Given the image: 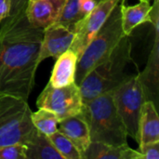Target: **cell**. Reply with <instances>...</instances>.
Masks as SVG:
<instances>
[{
  "instance_id": "13",
  "label": "cell",
  "mask_w": 159,
  "mask_h": 159,
  "mask_svg": "<svg viewBox=\"0 0 159 159\" xmlns=\"http://www.w3.org/2000/svg\"><path fill=\"white\" fill-rule=\"evenodd\" d=\"M159 142V116L157 107L152 101H145L139 120L138 144Z\"/></svg>"
},
{
  "instance_id": "20",
  "label": "cell",
  "mask_w": 159,
  "mask_h": 159,
  "mask_svg": "<svg viewBox=\"0 0 159 159\" xmlns=\"http://www.w3.org/2000/svg\"><path fill=\"white\" fill-rule=\"evenodd\" d=\"M48 137L63 159H82L75 144L60 130L55 131Z\"/></svg>"
},
{
  "instance_id": "25",
  "label": "cell",
  "mask_w": 159,
  "mask_h": 159,
  "mask_svg": "<svg viewBox=\"0 0 159 159\" xmlns=\"http://www.w3.org/2000/svg\"><path fill=\"white\" fill-rule=\"evenodd\" d=\"M10 15V0H0V22Z\"/></svg>"
},
{
  "instance_id": "11",
  "label": "cell",
  "mask_w": 159,
  "mask_h": 159,
  "mask_svg": "<svg viewBox=\"0 0 159 159\" xmlns=\"http://www.w3.org/2000/svg\"><path fill=\"white\" fill-rule=\"evenodd\" d=\"M65 0H29L25 7L28 21L41 29L54 24Z\"/></svg>"
},
{
  "instance_id": "27",
  "label": "cell",
  "mask_w": 159,
  "mask_h": 159,
  "mask_svg": "<svg viewBox=\"0 0 159 159\" xmlns=\"http://www.w3.org/2000/svg\"><path fill=\"white\" fill-rule=\"evenodd\" d=\"M99 1H101V0H97V2H99Z\"/></svg>"
},
{
  "instance_id": "5",
  "label": "cell",
  "mask_w": 159,
  "mask_h": 159,
  "mask_svg": "<svg viewBox=\"0 0 159 159\" xmlns=\"http://www.w3.org/2000/svg\"><path fill=\"white\" fill-rule=\"evenodd\" d=\"M27 101L0 93V146L24 144L34 131Z\"/></svg>"
},
{
  "instance_id": "26",
  "label": "cell",
  "mask_w": 159,
  "mask_h": 159,
  "mask_svg": "<svg viewBox=\"0 0 159 159\" xmlns=\"http://www.w3.org/2000/svg\"><path fill=\"white\" fill-rule=\"evenodd\" d=\"M139 1H144V0H139Z\"/></svg>"
},
{
  "instance_id": "7",
  "label": "cell",
  "mask_w": 159,
  "mask_h": 159,
  "mask_svg": "<svg viewBox=\"0 0 159 159\" xmlns=\"http://www.w3.org/2000/svg\"><path fill=\"white\" fill-rule=\"evenodd\" d=\"M83 104L81 91L75 82L60 88L48 83L36 101L37 108L51 111L58 116L60 121L80 114Z\"/></svg>"
},
{
  "instance_id": "3",
  "label": "cell",
  "mask_w": 159,
  "mask_h": 159,
  "mask_svg": "<svg viewBox=\"0 0 159 159\" xmlns=\"http://www.w3.org/2000/svg\"><path fill=\"white\" fill-rule=\"evenodd\" d=\"M82 113L89 124L91 142L112 145L128 143L127 129L115 105L112 91L84 103Z\"/></svg>"
},
{
  "instance_id": "18",
  "label": "cell",
  "mask_w": 159,
  "mask_h": 159,
  "mask_svg": "<svg viewBox=\"0 0 159 159\" xmlns=\"http://www.w3.org/2000/svg\"><path fill=\"white\" fill-rule=\"evenodd\" d=\"M31 120L34 127L47 136L58 130L60 122V119L54 113L44 108H38L37 111L32 112Z\"/></svg>"
},
{
  "instance_id": "10",
  "label": "cell",
  "mask_w": 159,
  "mask_h": 159,
  "mask_svg": "<svg viewBox=\"0 0 159 159\" xmlns=\"http://www.w3.org/2000/svg\"><path fill=\"white\" fill-rule=\"evenodd\" d=\"M147 101L158 106L159 92V30H155V39L146 65L137 75Z\"/></svg>"
},
{
  "instance_id": "12",
  "label": "cell",
  "mask_w": 159,
  "mask_h": 159,
  "mask_svg": "<svg viewBox=\"0 0 159 159\" xmlns=\"http://www.w3.org/2000/svg\"><path fill=\"white\" fill-rule=\"evenodd\" d=\"M58 130L71 140L81 155V158H83L86 150L91 143L89 124L83 113L81 112L61 120L58 125Z\"/></svg>"
},
{
  "instance_id": "16",
  "label": "cell",
  "mask_w": 159,
  "mask_h": 159,
  "mask_svg": "<svg viewBox=\"0 0 159 159\" xmlns=\"http://www.w3.org/2000/svg\"><path fill=\"white\" fill-rule=\"evenodd\" d=\"M126 0L120 2L122 29L125 35L130 36L135 28L145 22H149V15L152 8L150 0L140 1L133 6H126Z\"/></svg>"
},
{
  "instance_id": "2",
  "label": "cell",
  "mask_w": 159,
  "mask_h": 159,
  "mask_svg": "<svg viewBox=\"0 0 159 159\" xmlns=\"http://www.w3.org/2000/svg\"><path fill=\"white\" fill-rule=\"evenodd\" d=\"M129 37L125 35L110 56L95 66L81 81L79 89L83 103L101 94L113 91L129 76L125 73L127 65L131 61L132 44Z\"/></svg>"
},
{
  "instance_id": "28",
  "label": "cell",
  "mask_w": 159,
  "mask_h": 159,
  "mask_svg": "<svg viewBox=\"0 0 159 159\" xmlns=\"http://www.w3.org/2000/svg\"><path fill=\"white\" fill-rule=\"evenodd\" d=\"M28 1H29V0H28Z\"/></svg>"
},
{
  "instance_id": "22",
  "label": "cell",
  "mask_w": 159,
  "mask_h": 159,
  "mask_svg": "<svg viewBox=\"0 0 159 159\" xmlns=\"http://www.w3.org/2000/svg\"><path fill=\"white\" fill-rule=\"evenodd\" d=\"M142 159H159V142L145 143L139 146Z\"/></svg>"
},
{
  "instance_id": "15",
  "label": "cell",
  "mask_w": 159,
  "mask_h": 159,
  "mask_svg": "<svg viewBox=\"0 0 159 159\" xmlns=\"http://www.w3.org/2000/svg\"><path fill=\"white\" fill-rule=\"evenodd\" d=\"M82 159H142L141 153L126 144L112 145L91 142Z\"/></svg>"
},
{
  "instance_id": "24",
  "label": "cell",
  "mask_w": 159,
  "mask_h": 159,
  "mask_svg": "<svg viewBox=\"0 0 159 159\" xmlns=\"http://www.w3.org/2000/svg\"><path fill=\"white\" fill-rule=\"evenodd\" d=\"M28 0H10V15L25 10Z\"/></svg>"
},
{
  "instance_id": "1",
  "label": "cell",
  "mask_w": 159,
  "mask_h": 159,
  "mask_svg": "<svg viewBox=\"0 0 159 159\" xmlns=\"http://www.w3.org/2000/svg\"><path fill=\"white\" fill-rule=\"evenodd\" d=\"M44 29L32 25L25 10L0 22V93L25 101L34 89Z\"/></svg>"
},
{
  "instance_id": "21",
  "label": "cell",
  "mask_w": 159,
  "mask_h": 159,
  "mask_svg": "<svg viewBox=\"0 0 159 159\" xmlns=\"http://www.w3.org/2000/svg\"><path fill=\"white\" fill-rule=\"evenodd\" d=\"M0 159H26L24 144L16 143L0 146Z\"/></svg>"
},
{
  "instance_id": "23",
  "label": "cell",
  "mask_w": 159,
  "mask_h": 159,
  "mask_svg": "<svg viewBox=\"0 0 159 159\" xmlns=\"http://www.w3.org/2000/svg\"><path fill=\"white\" fill-rule=\"evenodd\" d=\"M78 2L80 10L84 16H87L89 13H90L98 4L97 0H78Z\"/></svg>"
},
{
  "instance_id": "14",
  "label": "cell",
  "mask_w": 159,
  "mask_h": 159,
  "mask_svg": "<svg viewBox=\"0 0 159 159\" xmlns=\"http://www.w3.org/2000/svg\"><path fill=\"white\" fill-rule=\"evenodd\" d=\"M78 56L70 48L61 54L53 66L48 83L53 87L60 88L75 82Z\"/></svg>"
},
{
  "instance_id": "17",
  "label": "cell",
  "mask_w": 159,
  "mask_h": 159,
  "mask_svg": "<svg viewBox=\"0 0 159 159\" xmlns=\"http://www.w3.org/2000/svg\"><path fill=\"white\" fill-rule=\"evenodd\" d=\"M24 146L26 159H63L49 138L36 129L24 143Z\"/></svg>"
},
{
  "instance_id": "8",
  "label": "cell",
  "mask_w": 159,
  "mask_h": 159,
  "mask_svg": "<svg viewBox=\"0 0 159 159\" xmlns=\"http://www.w3.org/2000/svg\"><path fill=\"white\" fill-rule=\"evenodd\" d=\"M120 2L121 0L99 1L95 8L75 25V37L70 49L73 50L78 58L102 28L114 8Z\"/></svg>"
},
{
  "instance_id": "19",
  "label": "cell",
  "mask_w": 159,
  "mask_h": 159,
  "mask_svg": "<svg viewBox=\"0 0 159 159\" xmlns=\"http://www.w3.org/2000/svg\"><path fill=\"white\" fill-rule=\"evenodd\" d=\"M78 0H65L55 24L64 26L75 33V25L84 18Z\"/></svg>"
},
{
  "instance_id": "6",
  "label": "cell",
  "mask_w": 159,
  "mask_h": 159,
  "mask_svg": "<svg viewBox=\"0 0 159 159\" xmlns=\"http://www.w3.org/2000/svg\"><path fill=\"white\" fill-rule=\"evenodd\" d=\"M112 93L115 105L126 127L128 136L138 142L141 110L147 100L137 75H129Z\"/></svg>"
},
{
  "instance_id": "9",
  "label": "cell",
  "mask_w": 159,
  "mask_h": 159,
  "mask_svg": "<svg viewBox=\"0 0 159 159\" xmlns=\"http://www.w3.org/2000/svg\"><path fill=\"white\" fill-rule=\"evenodd\" d=\"M74 37L75 33L61 25L54 23L45 28L38 55L39 64L48 58L57 59L61 54L68 50Z\"/></svg>"
},
{
  "instance_id": "4",
  "label": "cell",
  "mask_w": 159,
  "mask_h": 159,
  "mask_svg": "<svg viewBox=\"0 0 159 159\" xmlns=\"http://www.w3.org/2000/svg\"><path fill=\"white\" fill-rule=\"evenodd\" d=\"M124 36L119 3L78 58L75 82L79 86L95 66L110 56Z\"/></svg>"
}]
</instances>
